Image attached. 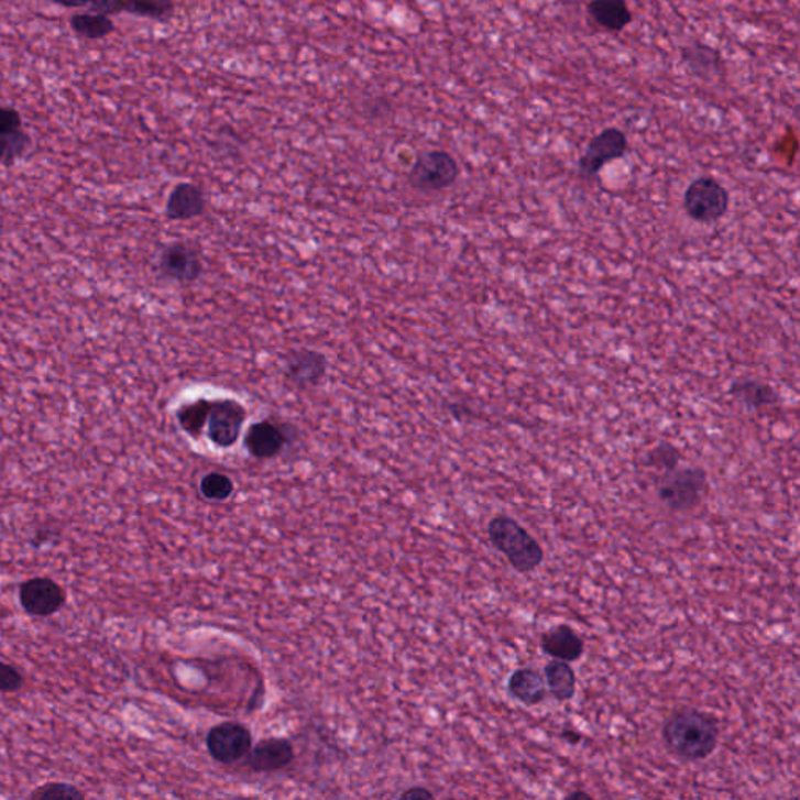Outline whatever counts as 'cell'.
I'll return each instance as SVG.
<instances>
[{
    "label": "cell",
    "instance_id": "1",
    "mask_svg": "<svg viewBox=\"0 0 800 800\" xmlns=\"http://www.w3.org/2000/svg\"><path fill=\"white\" fill-rule=\"evenodd\" d=\"M666 749L677 760L698 763L712 757L720 744L716 717L701 710H680L669 716L661 731Z\"/></svg>",
    "mask_w": 800,
    "mask_h": 800
},
{
    "label": "cell",
    "instance_id": "2",
    "mask_svg": "<svg viewBox=\"0 0 800 800\" xmlns=\"http://www.w3.org/2000/svg\"><path fill=\"white\" fill-rule=\"evenodd\" d=\"M486 534L494 549L505 556L509 567L519 574H530L545 561L541 545L512 516H494Z\"/></svg>",
    "mask_w": 800,
    "mask_h": 800
},
{
    "label": "cell",
    "instance_id": "3",
    "mask_svg": "<svg viewBox=\"0 0 800 800\" xmlns=\"http://www.w3.org/2000/svg\"><path fill=\"white\" fill-rule=\"evenodd\" d=\"M657 497L673 513H690L701 505L709 486V475L703 468H676L658 475Z\"/></svg>",
    "mask_w": 800,
    "mask_h": 800
},
{
    "label": "cell",
    "instance_id": "4",
    "mask_svg": "<svg viewBox=\"0 0 800 800\" xmlns=\"http://www.w3.org/2000/svg\"><path fill=\"white\" fill-rule=\"evenodd\" d=\"M731 195L720 180L712 176L694 178L683 195V210L699 224H713L727 215Z\"/></svg>",
    "mask_w": 800,
    "mask_h": 800
},
{
    "label": "cell",
    "instance_id": "5",
    "mask_svg": "<svg viewBox=\"0 0 800 800\" xmlns=\"http://www.w3.org/2000/svg\"><path fill=\"white\" fill-rule=\"evenodd\" d=\"M459 177V162L441 149L420 152L408 171V184L420 193L445 191L456 185Z\"/></svg>",
    "mask_w": 800,
    "mask_h": 800
},
{
    "label": "cell",
    "instance_id": "6",
    "mask_svg": "<svg viewBox=\"0 0 800 800\" xmlns=\"http://www.w3.org/2000/svg\"><path fill=\"white\" fill-rule=\"evenodd\" d=\"M21 609L32 617H51L65 609L68 594L52 577H32L18 590Z\"/></svg>",
    "mask_w": 800,
    "mask_h": 800
},
{
    "label": "cell",
    "instance_id": "7",
    "mask_svg": "<svg viewBox=\"0 0 800 800\" xmlns=\"http://www.w3.org/2000/svg\"><path fill=\"white\" fill-rule=\"evenodd\" d=\"M628 152V138L623 130L606 128L591 138L579 160V174L583 178H594L609 163L623 158Z\"/></svg>",
    "mask_w": 800,
    "mask_h": 800
},
{
    "label": "cell",
    "instance_id": "8",
    "mask_svg": "<svg viewBox=\"0 0 800 800\" xmlns=\"http://www.w3.org/2000/svg\"><path fill=\"white\" fill-rule=\"evenodd\" d=\"M248 412L234 399L211 401L207 420V437L221 449L232 448L243 431Z\"/></svg>",
    "mask_w": 800,
    "mask_h": 800
},
{
    "label": "cell",
    "instance_id": "9",
    "mask_svg": "<svg viewBox=\"0 0 800 800\" xmlns=\"http://www.w3.org/2000/svg\"><path fill=\"white\" fill-rule=\"evenodd\" d=\"M252 747V735L240 723L215 725L207 735V749L211 757L222 765H232L248 755Z\"/></svg>",
    "mask_w": 800,
    "mask_h": 800
},
{
    "label": "cell",
    "instance_id": "10",
    "mask_svg": "<svg viewBox=\"0 0 800 800\" xmlns=\"http://www.w3.org/2000/svg\"><path fill=\"white\" fill-rule=\"evenodd\" d=\"M160 274L177 284L189 285L199 281L204 263L199 252L186 243H173L163 248L158 259Z\"/></svg>",
    "mask_w": 800,
    "mask_h": 800
},
{
    "label": "cell",
    "instance_id": "11",
    "mask_svg": "<svg viewBox=\"0 0 800 800\" xmlns=\"http://www.w3.org/2000/svg\"><path fill=\"white\" fill-rule=\"evenodd\" d=\"M284 372L285 377L297 388H313L326 377V355L313 349H297L286 357Z\"/></svg>",
    "mask_w": 800,
    "mask_h": 800
},
{
    "label": "cell",
    "instance_id": "12",
    "mask_svg": "<svg viewBox=\"0 0 800 800\" xmlns=\"http://www.w3.org/2000/svg\"><path fill=\"white\" fill-rule=\"evenodd\" d=\"M539 647L547 657L568 664L579 661L585 654V642L568 624H558L546 631L539 638Z\"/></svg>",
    "mask_w": 800,
    "mask_h": 800
},
{
    "label": "cell",
    "instance_id": "13",
    "mask_svg": "<svg viewBox=\"0 0 800 800\" xmlns=\"http://www.w3.org/2000/svg\"><path fill=\"white\" fill-rule=\"evenodd\" d=\"M286 441L285 430L273 420L252 424L244 435L245 449L256 460L274 459L285 449Z\"/></svg>",
    "mask_w": 800,
    "mask_h": 800
},
{
    "label": "cell",
    "instance_id": "14",
    "mask_svg": "<svg viewBox=\"0 0 800 800\" xmlns=\"http://www.w3.org/2000/svg\"><path fill=\"white\" fill-rule=\"evenodd\" d=\"M294 758L293 744L288 739H263L251 747L245 755V763L255 772L281 771L292 765Z\"/></svg>",
    "mask_w": 800,
    "mask_h": 800
},
{
    "label": "cell",
    "instance_id": "15",
    "mask_svg": "<svg viewBox=\"0 0 800 800\" xmlns=\"http://www.w3.org/2000/svg\"><path fill=\"white\" fill-rule=\"evenodd\" d=\"M207 199L202 189L195 184L174 186L166 202V218L171 221H189L206 213Z\"/></svg>",
    "mask_w": 800,
    "mask_h": 800
},
{
    "label": "cell",
    "instance_id": "16",
    "mask_svg": "<svg viewBox=\"0 0 800 800\" xmlns=\"http://www.w3.org/2000/svg\"><path fill=\"white\" fill-rule=\"evenodd\" d=\"M587 13L595 28L609 33H621L634 21L627 0H590Z\"/></svg>",
    "mask_w": 800,
    "mask_h": 800
},
{
    "label": "cell",
    "instance_id": "17",
    "mask_svg": "<svg viewBox=\"0 0 800 800\" xmlns=\"http://www.w3.org/2000/svg\"><path fill=\"white\" fill-rule=\"evenodd\" d=\"M508 693L526 706H537L546 701L545 677L535 668H519L512 672L507 682Z\"/></svg>",
    "mask_w": 800,
    "mask_h": 800
},
{
    "label": "cell",
    "instance_id": "18",
    "mask_svg": "<svg viewBox=\"0 0 800 800\" xmlns=\"http://www.w3.org/2000/svg\"><path fill=\"white\" fill-rule=\"evenodd\" d=\"M728 394L750 410L772 407L779 402V394L769 383L758 379H736L728 388Z\"/></svg>",
    "mask_w": 800,
    "mask_h": 800
},
{
    "label": "cell",
    "instance_id": "19",
    "mask_svg": "<svg viewBox=\"0 0 800 800\" xmlns=\"http://www.w3.org/2000/svg\"><path fill=\"white\" fill-rule=\"evenodd\" d=\"M682 59L691 74L701 77L703 80H712L713 77H723L725 73L724 59L720 52L706 44L695 43L683 47Z\"/></svg>",
    "mask_w": 800,
    "mask_h": 800
},
{
    "label": "cell",
    "instance_id": "20",
    "mask_svg": "<svg viewBox=\"0 0 800 800\" xmlns=\"http://www.w3.org/2000/svg\"><path fill=\"white\" fill-rule=\"evenodd\" d=\"M545 682L547 693H550L557 702L571 701L577 691V676L571 664L568 661L554 660L545 666Z\"/></svg>",
    "mask_w": 800,
    "mask_h": 800
},
{
    "label": "cell",
    "instance_id": "21",
    "mask_svg": "<svg viewBox=\"0 0 800 800\" xmlns=\"http://www.w3.org/2000/svg\"><path fill=\"white\" fill-rule=\"evenodd\" d=\"M70 30L80 39L89 41H99L107 39L114 33V25L111 17L100 13H76L69 18Z\"/></svg>",
    "mask_w": 800,
    "mask_h": 800
},
{
    "label": "cell",
    "instance_id": "22",
    "mask_svg": "<svg viewBox=\"0 0 800 800\" xmlns=\"http://www.w3.org/2000/svg\"><path fill=\"white\" fill-rule=\"evenodd\" d=\"M121 13L166 24L176 13V0H121Z\"/></svg>",
    "mask_w": 800,
    "mask_h": 800
},
{
    "label": "cell",
    "instance_id": "23",
    "mask_svg": "<svg viewBox=\"0 0 800 800\" xmlns=\"http://www.w3.org/2000/svg\"><path fill=\"white\" fill-rule=\"evenodd\" d=\"M211 401L197 399L182 405L177 412L178 426L191 438H199L206 430Z\"/></svg>",
    "mask_w": 800,
    "mask_h": 800
},
{
    "label": "cell",
    "instance_id": "24",
    "mask_svg": "<svg viewBox=\"0 0 800 800\" xmlns=\"http://www.w3.org/2000/svg\"><path fill=\"white\" fill-rule=\"evenodd\" d=\"M32 147V138L24 129L20 132H2L0 130V166H11L24 158Z\"/></svg>",
    "mask_w": 800,
    "mask_h": 800
},
{
    "label": "cell",
    "instance_id": "25",
    "mask_svg": "<svg viewBox=\"0 0 800 800\" xmlns=\"http://www.w3.org/2000/svg\"><path fill=\"white\" fill-rule=\"evenodd\" d=\"M30 800H84L87 799V792L80 790L76 785L66 783V781H50V783L41 785L30 792Z\"/></svg>",
    "mask_w": 800,
    "mask_h": 800
},
{
    "label": "cell",
    "instance_id": "26",
    "mask_svg": "<svg viewBox=\"0 0 800 800\" xmlns=\"http://www.w3.org/2000/svg\"><path fill=\"white\" fill-rule=\"evenodd\" d=\"M680 461H682L680 449L666 441L655 446L646 456L647 467L657 469L660 472L673 471V469L679 468Z\"/></svg>",
    "mask_w": 800,
    "mask_h": 800
},
{
    "label": "cell",
    "instance_id": "27",
    "mask_svg": "<svg viewBox=\"0 0 800 800\" xmlns=\"http://www.w3.org/2000/svg\"><path fill=\"white\" fill-rule=\"evenodd\" d=\"M200 493L208 501H227L233 493L232 479L221 472H210L200 480Z\"/></svg>",
    "mask_w": 800,
    "mask_h": 800
},
{
    "label": "cell",
    "instance_id": "28",
    "mask_svg": "<svg viewBox=\"0 0 800 800\" xmlns=\"http://www.w3.org/2000/svg\"><path fill=\"white\" fill-rule=\"evenodd\" d=\"M63 9H81L89 13L107 14L114 17L121 14V0H52Z\"/></svg>",
    "mask_w": 800,
    "mask_h": 800
},
{
    "label": "cell",
    "instance_id": "29",
    "mask_svg": "<svg viewBox=\"0 0 800 800\" xmlns=\"http://www.w3.org/2000/svg\"><path fill=\"white\" fill-rule=\"evenodd\" d=\"M24 672L17 665L0 661V693H18L24 688Z\"/></svg>",
    "mask_w": 800,
    "mask_h": 800
},
{
    "label": "cell",
    "instance_id": "30",
    "mask_svg": "<svg viewBox=\"0 0 800 800\" xmlns=\"http://www.w3.org/2000/svg\"><path fill=\"white\" fill-rule=\"evenodd\" d=\"M52 539H58V534L54 530V527L40 526L35 528L32 537H30V546L36 550L43 549V547L51 545Z\"/></svg>",
    "mask_w": 800,
    "mask_h": 800
},
{
    "label": "cell",
    "instance_id": "31",
    "mask_svg": "<svg viewBox=\"0 0 800 800\" xmlns=\"http://www.w3.org/2000/svg\"><path fill=\"white\" fill-rule=\"evenodd\" d=\"M435 796L431 794L429 790H426V788H412V790L402 792L401 799H434Z\"/></svg>",
    "mask_w": 800,
    "mask_h": 800
},
{
    "label": "cell",
    "instance_id": "32",
    "mask_svg": "<svg viewBox=\"0 0 800 800\" xmlns=\"http://www.w3.org/2000/svg\"><path fill=\"white\" fill-rule=\"evenodd\" d=\"M561 738H563L568 744H571V746H577V744L583 742L585 736H583L579 731H574V728H565V731L561 732Z\"/></svg>",
    "mask_w": 800,
    "mask_h": 800
},
{
    "label": "cell",
    "instance_id": "33",
    "mask_svg": "<svg viewBox=\"0 0 800 800\" xmlns=\"http://www.w3.org/2000/svg\"><path fill=\"white\" fill-rule=\"evenodd\" d=\"M565 799H574V800L585 799V800H593V796L588 794L587 791L579 790V791L569 792V794L565 796Z\"/></svg>",
    "mask_w": 800,
    "mask_h": 800
}]
</instances>
